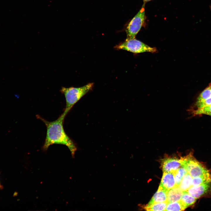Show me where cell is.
I'll return each mask as SVG.
<instances>
[{"instance_id":"cell-1","label":"cell","mask_w":211,"mask_h":211,"mask_svg":"<svg viewBox=\"0 0 211 211\" xmlns=\"http://www.w3.org/2000/svg\"><path fill=\"white\" fill-rule=\"evenodd\" d=\"M66 115L63 113L56 120L49 121L39 115L36 116L42 120L47 128L46 137L42 149L47 150L53 144H60L66 146L69 150L72 156L74 157L77 147L74 141L67 134L64 128L63 123Z\"/></svg>"},{"instance_id":"cell-2","label":"cell","mask_w":211,"mask_h":211,"mask_svg":"<svg viewBox=\"0 0 211 211\" xmlns=\"http://www.w3.org/2000/svg\"><path fill=\"white\" fill-rule=\"evenodd\" d=\"M93 86V83H90L79 87H62L60 91L64 95L66 103L63 113L67 115L74 105L84 95L91 91Z\"/></svg>"},{"instance_id":"cell-3","label":"cell","mask_w":211,"mask_h":211,"mask_svg":"<svg viewBox=\"0 0 211 211\" xmlns=\"http://www.w3.org/2000/svg\"><path fill=\"white\" fill-rule=\"evenodd\" d=\"M114 47L117 50H124L136 54L146 52L154 53L157 51L156 47H150L135 38H126L125 41Z\"/></svg>"},{"instance_id":"cell-4","label":"cell","mask_w":211,"mask_h":211,"mask_svg":"<svg viewBox=\"0 0 211 211\" xmlns=\"http://www.w3.org/2000/svg\"><path fill=\"white\" fill-rule=\"evenodd\" d=\"M181 158V167L186 169L193 178L201 176L209 172L208 170L190 153Z\"/></svg>"},{"instance_id":"cell-5","label":"cell","mask_w":211,"mask_h":211,"mask_svg":"<svg viewBox=\"0 0 211 211\" xmlns=\"http://www.w3.org/2000/svg\"><path fill=\"white\" fill-rule=\"evenodd\" d=\"M145 3H144L141 9L127 26L125 30L127 38H135L142 26L145 19Z\"/></svg>"},{"instance_id":"cell-6","label":"cell","mask_w":211,"mask_h":211,"mask_svg":"<svg viewBox=\"0 0 211 211\" xmlns=\"http://www.w3.org/2000/svg\"><path fill=\"white\" fill-rule=\"evenodd\" d=\"M182 160L176 157H166L162 159L161 167L163 172L174 173L181 167Z\"/></svg>"},{"instance_id":"cell-7","label":"cell","mask_w":211,"mask_h":211,"mask_svg":"<svg viewBox=\"0 0 211 211\" xmlns=\"http://www.w3.org/2000/svg\"><path fill=\"white\" fill-rule=\"evenodd\" d=\"M211 190V182L192 186L186 191L197 199L205 195Z\"/></svg>"},{"instance_id":"cell-8","label":"cell","mask_w":211,"mask_h":211,"mask_svg":"<svg viewBox=\"0 0 211 211\" xmlns=\"http://www.w3.org/2000/svg\"><path fill=\"white\" fill-rule=\"evenodd\" d=\"M176 186L174 173L163 172L158 190L168 191Z\"/></svg>"},{"instance_id":"cell-9","label":"cell","mask_w":211,"mask_h":211,"mask_svg":"<svg viewBox=\"0 0 211 211\" xmlns=\"http://www.w3.org/2000/svg\"><path fill=\"white\" fill-rule=\"evenodd\" d=\"M183 194L182 191L178 186L169 190L167 193V202L168 203L180 201Z\"/></svg>"},{"instance_id":"cell-10","label":"cell","mask_w":211,"mask_h":211,"mask_svg":"<svg viewBox=\"0 0 211 211\" xmlns=\"http://www.w3.org/2000/svg\"><path fill=\"white\" fill-rule=\"evenodd\" d=\"M168 191L167 190H158L147 205L167 202Z\"/></svg>"},{"instance_id":"cell-11","label":"cell","mask_w":211,"mask_h":211,"mask_svg":"<svg viewBox=\"0 0 211 211\" xmlns=\"http://www.w3.org/2000/svg\"><path fill=\"white\" fill-rule=\"evenodd\" d=\"M197 199L189 194L187 191H183V194L180 200L182 204L186 209L188 207L194 204Z\"/></svg>"},{"instance_id":"cell-12","label":"cell","mask_w":211,"mask_h":211,"mask_svg":"<svg viewBox=\"0 0 211 211\" xmlns=\"http://www.w3.org/2000/svg\"><path fill=\"white\" fill-rule=\"evenodd\" d=\"M193 178L188 173L184 176L178 186L182 191H186L192 186Z\"/></svg>"},{"instance_id":"cell-13","label":"cell","mask_w":211,"mask_h":211,"mask_svg":"<svg viewBox=\"0 0 211 211\" xmlns=\"http://www.w3.org/2000/svg\"><path fill=\"white\" fill-rule=\"evenodd\" d=\"M211 182V174L209 172L201 176L193 178L192 186Z\"/></svg>"},{"instance_id":"cell-14","label":"cell","mask_w":211,"mask_h":211,"mask_svg":"<svg viewBox=\"0 0 211 211\" xmlns=\"http://www.w3.org/2000/svg\"><path fill=\"white\" fill-rule=\"evenodd\" d=\"M168 204L167 202L156 203L152 204L146 205L144 208L147 211H165Z\"/></svg>"},{"instance_id":"cell-15","label":"cell","mask_w":211,"mask_h":211,"mask_svg":"<svg viewBox=\"0 0 211 211\" xmlns=\"http://www.w3.org/2000/svg\"><path fill=\"white\" fill-rule=\"evenodd\" d=\"M188 173L185 168L181 167L174 173L176 186H178L184 176Z\"/></svg>"},{"instance_id":"cell-16","label":"cell","mask_w":211,"mask_h":211,"mask_svg":"<svg viewBox=\"0 0 211 211\" xmlns=\"http://www.w3.org/2000/svg\"><path fill=\"white\" fill-rule=\"evenodd\" d=\"M185 209L179 201L168 203L165 211H183Z\"/></svg>"},{"instance_id":"cell-17","label":"cell","mask_w":211,"mask_h":211,"mask_svg":"<svg viewBox=\"0 0 211 211\" xmlns=\"http://www.w3.org/2000/svg\"><path fill=\"white\" fill-rule=\"evenodd\" d=\"M191 112L194 116L203 114L208 115L211 113V105L203 108H198L195 110H192Z\"/></svg>"},{"instance_id":"cell-18","label":"cell","mask_w":211,"mask_h":211,"mask_svg":"<svg viewBox=\"0 0 211 211\" xmlns=\"http://www.w3.org/2000/svg\"><path fill=\"white\" fill-rule=\"evenodd\" d=\"M211 97V86H210L205 89L200 94L197 101L204 100Z\"/></svg>"},{"instance_id":"cell-19","label":"cell","mask_w":211,"mask_h":211,"mask_svg":"<svg viewBox=\"0 0 211 211\" xmlns=\"http://www.w3.org/2000/svg\"><path fill=\"white\" fill-rule=\"evenodd\" d=\"M211 105V97L205 100L196 101L195 105L198 108H200Z\"/></svg>"},{"instance_id":"cell-20","label":"cell","mask_w":211,"mask_h":211,"mask_svg":"<svg viewBox=\"0 0 211 211\" xmlns=\"http://www.w3.org/2000/svg\"><path fill=\"white\" fill-rule=\"evenodd\" d=\"M151 0H143L144 3H146V2H147Z\"/></svg>"},{"instance_id":"cell-21","label":"cell","mask_w":211,"mask_h":211,"mask_svg":"<svg viewBox=\"0 0 211 211\" xmlns=\"http://www.w3.org/2000/svg\"><path fill=\"white\" fill-rule=\"evenodd\" d=\"M210 115V116H211V114H209V115Z\"/></svg>"},{"instance_id":"cell-22","label":"cell","mask_w":211,"mask_h":211,"mask_svg":"<svg viewBox=\"0 0 211 211\" xmlns=\"http://www.w3.org/2000/svg\"></svg>"}]
</instances>
